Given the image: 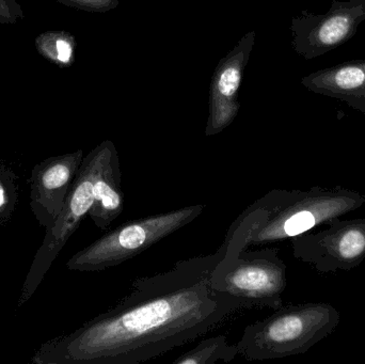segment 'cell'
<instances>
[{
    "label": "cell",
    "instance_id": "11",
    "mask_svg": "<svg viewBox=\"0 0 365 364\" xmlns=\"http://www.w3.org/2000/svg\"><path fill=\"white\" fill-rule=\"evenodd\" d=\"M238 356L236 345H231L225 336H217L200 342L195 348L178 357L175 364L229 363Z\"/></svg>",
    "mask_w": 365,
    "mask_h": 364
},
{
    "label": "cell",
    "instance_id": "6",
    "mask_svg": "<svg viewBox=\"0 0 365 364\" xmlns=\"http://www.w3.org/2000/svg\"><path fill=\"white\" fill-rule=\"evenodd\" d=\"M109 140H104L83 157L81 168L71 186L63 207L56 222L46 229L42 245L38 248L29 273L26 277L19 306H23L40 286L53 261L68 243L93 203V185L101 162L106 153Z\"/></svg>",
    "mask_w": 365,
    "mask_h": 364
},
{
    "label": "cell",
    "instance_id": "17",
    "mask_svg": "<svg viewBox=\"0 0 365 364\" xmlns=\"http://www.w3.org/2000/svg\"><path fill=\"white\" fill-rule=\"evenodd\" d=\"M24 16L23 9L16 0H0V24H15Z\"/></svg>",
    "mask_w": 365,
    "mask_h": 364
},
{
    "label": "cell",
    "instance_id": "15",
    "mask_svg": "<svg viewBox=\"0 0 365 364\" xmlns=\"http://www.w3.org/2000/svg\"><path fill=\"white\" fill-rule=\"evenodd\" d=\"M56 1L78 10L98 13L115 10L120 4L119 0H56Z\"/></svg>",
    "mask_w": 365,
    "mask_h": 364
},
{
    "label": "cell",
    "instance_id": "4",
    "mask_svg": "<svg viewBox=\"0 0 365 364\" xmlns=\"http://www.w3.org/2000/svg\"><path fill=\"white\" fill-rule=\"evenodd\" d=\"M341 313L327 303L289 305L248 325L236 348L247 360H274L306 354L336 331Z\"/></svg>",
    "mask_w": 365,
    "mask_h": 364
},
{
    "label": "cell",
    "instance_id": "3",
    "mask_svg": "<svg viewBox=\"0 0 365 364\" xmlns=\"http://www.w3.org/2000/svg\"><path fill=\"white\" fill-rule=\"evenodd\" d=\"M257 202L267 209L268 216L253 229L247 247L267 245L304 234L334 218L357 211L364 204L365 197L341 186H314L306 192L272 190Z\"/></svg>",
    "mask_w": 365,
    "mask_h": 364
},
{
    "label": "cell",
    "instance_id": "1",
    "mask_svg": "<svg viewBox=\"0 0 365 364\" xmlns=\"http://www.w3.org/2000/svg\"><path fill=\"white\" fill-rule=\"evenodd\" d=\"M225 254L179 261L158 275L139 277L132 292L81 328L45 343L38 364H136L151 360L207 333L240 303L215 292L212 273Z\"/></svg>",
    "mask_w": 365,
    "mask_h": 364
},
{
    "label": "cell",
    "instance_id": "12",
    "mask_svg": "<svg viewBox=\"0 0 365 364\" xmlns=\"http://www.w3.org/2000/svg\"><path fill=\"white\" fill-rule=\"evenodd\" d=\"M36 51L42 57L62 68H70L75 61L76 40L66 31H47L36 36Z\"/></svg>",
    "mask_w": 365,
    "mask_h": 364
},
{
    "label": "cell",
    "instance_id": "7",
    "mask_svg": "<svg viewBox=\"0 0 365 364\" xmlns=\"http://www.w3.org/2000/svg\"><path fill=\"white\" fill-rule=\"evenodd\" d=\"M317 233L291 239L293 256L312 265L317 273L349 271L365 260V218H334Z\"/></svg>",
    "mask_w": 365,
    "mask_h": 364
},
{
    "label": "cell",
    "instance_id": "8",
    "mask_svg": "<svg viewBox=\"0 0 365 364\" xmlns=\"http://www.w3.org/2000/svg\"><path fill=\"white\" fill-rule=\"evenodd\" d=\"M255 43V31L251 30L217 64L208 93L206 136L220 134L237 117L240 109L238 94Z\"/></svg>",
    "mask_w": 365,
    "mask_h": 364
},
{
    "label": "cell",
    "instance_id": "2",
    "mask_svg": "<svg viewBox=\"0 0 365 364\" xmlns=\"http://www.w3.org/2000/svg\"><path fill=\"white\" fill-rule=\"evenodd\" d=\"M268 211L257 202L247 207L231 224L225 236V254L212 273L215 292L235 299L242 309H280L287 288V267L277 248L247 251L253 229L265 220Z\"/></svg>",
    "mask_w": 365,
    "mask_h": 364
},
{
    "label": "cell",
    "instance_id": "14",
    "mask_svg": "<svg viewBox=\"0 0 365 364\" xmlns=\"http://www.w3.org/2000/svg\"><path fill=\"white\" fill-rule=\"evenodd\" d=\"M351 23L347 17H334L324 24L319 36L325 44H336L349 33Z\"/></svg>",
    "mask_w": 365,
    "mask_h": 364
},
{
    "label": "cell",
    "instance_id": "13",
    "mask_svg": "<svg viewBox=\"0 0 365 364\" xmlns=\"http://www.w3.org/2000/svg\"><path fill=\"white\" fill-rule=\"evenodd\" d=\"M16 180L11 169L0 164V224L8 222L15 212L19 199Z\"/></svg>",
    "mask_w": 365,
    "mask_h": 364
},
{
    "label": "cell",
    "instance_id": "9",
    "mask_svg": "<svg viewBox=\"0 0 365 364\" xmlns=\"http://www.w3.org/2000/svg\"><path fill=\"white\" fill-rule=\"evenodd\" d=\"M83 160V150H77L46 158L32 169L30 207L42 228L57 219Z\"/></svg>",
    "mask_w": 365,
    "mask_h": 364
},
{
    "label": "cell",
    "instance_id": "10",
    "mask_svg": "<svg viewBox=\"0 0 365 364\" xmlns=\"http://www.w3.org/2000/svg\"><path fill=\"white\" fill-rule=\"evenodd\" d=\"M123 207L119 155L115 143L109 140L106 153L94 179L93 203L88 216L98 228L106 230L113 220L121 215Z\"/></svg>",
    "mask_w": 365,
    "mask_h": 364
},
{
    "label": "cell",
    "instance_id": "16",
    "mask_svg": "<svg viewBox=\"0 0 365 364\" xmlns=\"http://www.w3.org/2000/svg\"><path fill=\"white\" fill-rule=\"evenodd\" d=\"M365 74L360 68L349 66L339 71L334 77V83L341 89H354L359 87L364 81Z\"/></svg>",
    "mask_w": 365,
    "mask_h": 364
},
{
    "label": "cell",
    "instance_id": "5",
    "mask_svg": "<svg viewBox=\"0 0 365 364\" xmlns=\"http://www.w3.org/2000/svg\"><path fill=\"white\" fill-rule=\"evenodd\" d=\"M204 207L190 205L124 222L75 254L66 267L70 271H102L118 266L181 230L199 217Z\"/></svg>",
    "mask_w": 365,
    "mask_h": 364
}]
</instances>
